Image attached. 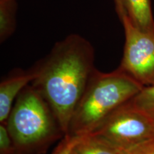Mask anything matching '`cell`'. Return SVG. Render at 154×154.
<instances>
[{"mask_svg": "<svg viewBox=\"0 0 154 154\" xmlns=\"http://www.w3.org/2000/svg\"><path fill=\"white\" fill-rule=\"evenodd\" d=\"M92 44L77 34L57 42L34 65L37 76L32 84L47 100L67 134L77 103L95 71Z\"/></svg>", "mask_w": 154, "mask_h": 154, "instance_id": "1", "label": "cell"}, {"mask_svg": "<svg viewBox=\"0 0 154 154\" xmlns=\"http://www.w3.org/2000/svg\"><path fill=\"white\" fill-rule=\"evenodd\" d=\"M143 87L120 67L108 73L96 69L75 108L65 136L82 137L91 134Z\"/></svg>", "mask_w": 154, "mask_h": 154, "instance_id": "2", "label": "cell"}, {"mask_svg": "<svg viewBox=\"0 0 154 154\" xmlns=\"http://www.w3.org/2000/svg\"><path fill=\"white\" fill-rule=\"evenodd\" d=\"M6 125L16 154H44L65 136L49 103L31 84L17 96Z\"/></svg>", "mask_w": 154, "mask_h": 154, "instance_id": "3", "label": "cell"}, {"mask_svg": "<svg viewBox=\"0 0 154 154\" xmlns=\"http://www.w3.org/2000/svg\"><path fill=\"white\" fill-rule=\"evenodd\" d=\"M89 134L105 138L119 149H126L153 137L154 121L129 101L113 111Z\"/></svg>", "mask_w": 154, "mask_h": 154, "instance_id": "4", "label": "cell"}, {"mask_svg": "<svg viewBox=\"0 0 154 154\" xmlns=\"http://www.w3.org/2000/svg\"><path fill=\"white\" fill-rule=\"evenodd\" d=\"M121 22L125 44L119 67L142 86L154 85V33L135 26L126 14Z\"/></svg>", "mask_w": 154, "mask_h": 154, "instance_id": "5", "label": "cell"}, {"mask_svg": "<svg viewBox=\"0 0 154 154\" xmlns=\"http://www.w3.org/2000/svg\"><path fill=\"white\" fill-rule=\"evenodd\" d=\"M37 73L33 66L29 70L14 69L0 83V124H6L17 96L32 84Z\"/></svg>", "mask_w": 154, "mask_h": 154, "instance_id": "6", "label": "cell"}, {"mask_svg": "<svg viewBox=\"0 0 154 154\" xmlns=\"http://www.w3.org/2000/svg\"><path fill=\"white\" fill-rule=\"evenodd\" d=\"M126 16L135 26L154 33V19L151 0H123Z\"/></svg>", "mask_w": 154, "mask_h": 154, "instance_id": "7", "label": "cell"}, {"mask_svg": "<svg viewBox=\"0 0 154 154\" xmlns=\"http://www.w3.org/2000/svg\"><path fill=\"white\" fill-rule=\"evenodd\" d=\"M74 150L77 154H121L120 149L112 143L94 134L80 137Z\"/></svg>", "mask_w": 154, "mask_h": 154, "instance_id": "8", "label": "cell"}, {"mask_svg": "<svg viewBox=\"0 0 154 154\" xmlns=\"http://www.w3.org/2000/svg\"><path fill=\"white\" fill-rule=\"evenodd\" d=\"M16 0H0V42H5L16 29Z\"/></svg>", "mask_w": 154, "mask_h": 154, "instance_id": "9", "label": "cell"}, {"mask_svg": "<svg viewBox=\"0 0 154 154\" xmlns=\"http://www.w3.org/2000/svg\"><path fill=\"white\" fill-rule=\"evenodd\" d=\"M130 101L154 121V85L144 86Z\"/></svg>", "mask_w": 154, "mask_h": 154, "instance_id": "10", "label": "cell"}, {"mask_svg": "<svg viewBox=\"0 0 154 154\" xmlns=\"http://www.w3.org/2000/svg\"><path fill=\"white\" fill-rule=\"evenodd\" d=\"M0 154H16L14 142L6 124H0Z\"/></svg>", "mask_w": 154, "mask_h": 154, "instance_id": "11", "label": "cell"}, {"mask_svg": "<svg viewBox=\"0 0 154 154\" xmlns=\"http://www.w3.org/2000/svg\"><path fill=\"white\" fill-rule=\"evenodd\" d=\"M121 154H154V136L126 149H120Z\"/></svg>", "mask_w": 154, "mask_h": 154, "instance_id": "12", "label": "cell"}, {"mask_svg": "<svg viewBox=\"0 0 154 154\" xmlns=\"http://www.w3.org/2000/svg\"><path fill=\"white\" fill-rule=\"evenodd\" d=\"M80 137H69L65 136L53 154H69L78 142Z\"/></svg>", "mask_w": 154, "mask_h": 154, "instance_id": "13", "label": "cell"}, {"mask_svg": "<svg viewBox=\"0 0 154 154\" xmlns=\"http://www.w3.org/2000/svg\"><path fill=\"white\" fill-rule=\"evenodd\" d=\"M116 11L117 14L119 19H122L124 15L126 14V11H125L124 3H123V0H114Z\"/></svg>", "mask_w": 154, "mask_h": 154, "instance_id": "14", "label": "cell"}, {"mask_svg": "<svg viewBox=\"0 0 154 154\" xmlns=\"http://www.w3.org/2000/svg\"><path fill=\"white\" fill-rule=\"evenodd\" d=\"M74 147H75V146H74ZM69 154H77L76 151H75V150H74V149H73V150H72V151H71V153H69Z\"/></svg>", "mask_w": 154, "mask_h": 154, "instance_id": "15", "label": "cell"}]
</instances>
